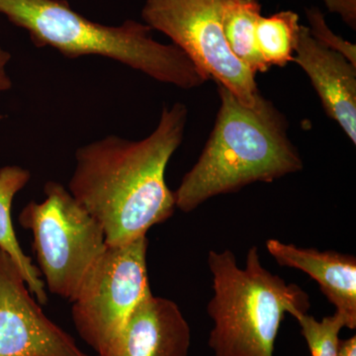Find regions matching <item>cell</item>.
<instances>
[{
  "mask_svg": "<svg viewBox=\"0 0 356 356\" xmlns=\"http://www.w3.org/2000/svg\"><path fill=\"white\" fill-rule=\"evenodd\" d=\"M188 109L165 107L145 139L109 135L79 147L69 191L99 222L109 247L125 245L172 216L175 195L165 181L168 163L184 140Z\"/></svg>",
  "mask_w": 356,
  "mask_h": 356,
  "instance_id": "6da1fadb",
  "label": "cell"
},
{
  "mask_svg": "<svg viewBox=\"0 0 356 356\" xmlns=\"http://www.w3.org/2000/svg\"><path fill=\"white\" fill-rule=\"evenodd\" d=\"M221 106L197 163L173 191L184 213L209 199L234 193L255 182L271 184L301 172L303 161L288 137V122L273 102L261 96L254 106L243 104L218 86Z\"/></svg>",
  "mask_w": 356,
  "mask_h": 356,
  "instance_id": "7a4b0ae2",
  "label": "cell"
},
{
  "mask_svg": "<svg viewBox=\"0 0 356 356\" xmlns=\"http://www.w3.org/2000/svg\"><path fill=\"white\" fill-rule=\"evenodd\" d=\"M0 14L27 31L36 48L50 47L67 58H110L182 89L199 88L208 81L178 47L156 41L145 23L99 24L77 13L67 0H0Z\"/></svg>",
  "mask_w": 356,
  "mask_h": 356,
  "instance_id": "3957f363",
  "label": "cell"
},
{
  "mask_svg": "<svg viewBox=\"0 0 356 356\" xmlns=\"http://www.w3.org/2000/svg\"><path fill=\"white\" fill-rule=\"evenodd\" d=\"M207 262L214 290L207 306L214 323L208 343L214 356H273L285 316L308 313L309 295L264 268L255 245L243 268L229 250H210Z\"/></svg>",
  "mask_w": 356,
  "mask_h": 356,
  "instance_id": "277c9868",
  "label": "cell"
},
{
  "mask_svg": "<svg viewBox=\"0 0 356 356\" xmlns=\"http://www.w3.org/2000/svg\"><path fill=\"white\" fill-rule=\"evenodd\" d=\"M44 193V200L30 201L18 220L32 233L44 286L72 303L89 269L107 247L104 233L60 182H47Z\"/></svg>",
  "mask_w": 356,
  "mask_h": 356,
  "instance_id": "5b68a950",
  "label": "cell"
},
{
  "mask_svg": "<svg viewBox=\"0 0 356 356\" xmlns=\"http://www.w3.org/2000/svg\"><path fill=\"white\" fill-rule=\"evenodd\" d=\"M147 247V236L125 245H107L72 302L77 334L96 353L118 334L136 307L153 294Z\"/></svg>",
  "mask_w": 356,
  "mask_h": 356,
  "instance_id": "8992f818",
  "label": "cell"
},
{
  "mask_svg": "<svg viewBox=\"0 0 356 356\" xmlns=\"http://www.w3.org/2000/svg\"><path fill=\"white\" fill-rule=\"evenodd\" d=\"M228 0H146L142 18L163 33L201 72L252 107L262 95L255 74L229 51L222 13Z\"/></svg>",
  "mask_w": 356,
  "mask_h": 356,
  "instance_id": "52a82bcc",
  "label": "cell"
},
{
  "mask_svg": "<svg viewBox=\"0 0 356 356\" xmlns=\"http://www.w3.org/2000/svg\"><path fill=\"white\" fill-rule=\"evenodd\" d=\"M0 356H90L47 317L19 268L1 248Z\"/></svg>",
  "mask_w": 356,
  "mask_h": 356,
  "instance_id": "ba28073f",
  "label": "cell"
},
{
  "mask_svg": "<svg viewBox=\"0 0 356 356\" xmlns=\"http://www.w3.org/2000/svg\"><path fill=\"white\" fill-rule=\"evenodd\" d=\"M191 327L172 300L147 296L97 356H188Z\"/></svg>",
  "mask_w": 356,
  "mask_h": 356,
  "instance_id": "9c48e42d",
  "label": "cell"
},
{
  "mask_svg": "<svg viewBox=\"0 0 356 356\" xmlns=\"http://www.w3.org/2000/svg\"><path fill=\"white\" fill-rule=\"evenodd\" d=\"M293 62L317 91L323 108L356 144V67L341 54L318 43L301 25Z\"/></svg>",
  "mask_w": 356,
  "mask_h": 356,
  "instance_id": "30bf717a",
  "label": "cell"
},
{
  "mask_svg": "<svg viewBox=\"0 0 356 356\" xmlns=\"http://www.w3.org/2000/svg\"><path fill=\"white\" fill-rule=\"evenodd\" d=\"M267 252L280 266L298 269L318 283L321 292L343 315L346 327H356V259L341 252L296 247L275 238L266 242Z\"/></svg>",
  "mask_w": 356,
  "mask_h": 356,
  "instance_id": "8fae6325",
  "label": "cell"
},
{
  "mask_svg": "<svg viewBox=\"0 0 356 356\" xmlns=\"http://www.w3.org/2000/svg\"><path fill=\"white\" fill-rule=\"evenodd\" d=\"M31 179V172L19 165L0 168V248L19 268L28 289L42 305L48 302L46 286L31 257L23 252L14 232L11 208L13 199Z\"/></svg>",
  "mask_w": 356,
  "mask_h": 356,
  "instance_id": "7c38bea8",
  "label": "cell"
},
{
  "mask_svg": "<svg viewBox=\"0 0 356 356\" xmlns=\"http://www.w3.org/2000/svg\"><path fill=\"white\" fill-rule=\"evenodd\" d=\"M261 16L259 0H228L222 13V30L229 51L252 74L268 72L257 49L255 28Z\"/></svg>",
  "mask_w": 356,
  "mask_h": 356,
  "instance_id": "4fadbf2b",
  "label": "cell"
},
{
  "mask_svg": "<svg viewBox=\"0 0 356 356\" xmlns=\"http://www.w3.org/2000/svg\"><path fill=\"white\" fill-rule=\"evenodd\" d=\"M299 15L291 10L261 16L255 28L257 49L269 67L293 62L300 31Z\"/></svg>",
  "mask_w": 356,
  "mask_h": 356,
  "instance_id": "5bb4252c",
  "label": "cell"
},
{
  "mask_svg": "<svg viewBox=\"0 0 356 356\" xmlns=\"http://www.w3.org/2000/svg\"><path fill=\"white\" fill-rule=\"evenodd\" d=\"M294 318L299 323L311 356H337L339 334L346 327L343 315L334 312V315L318 321L308 313H298Z\"/></svg>",
  "mask_w": 356,
  "mask_h": 356,
  "instance_id": "9a60e30c",
  "label": "cell"
},
{
  "mask_svg": "<svg viewBox=\"0 0 356 356\" xmlns=\"http://www.w3.org/2000/svg\"><path fill=\"white\" fill-rule=\"evenodd\" d=\"M306 13L309 24H310V27H308L309 31H310L312 37L318 43L341 54L351 65L356 67L355 44L334 34L325 23L323 13L316 7L306 9Z\"/></svg>",
  "mask_w": 356,
  "mask_h": 356,
  "instance_id": "2e32d148",
  "label": "cell"
},
{
  "mask_svg": "<svg viewBox=\"0 0 356 356\" xmlns=\"http://www.w3.org/2000/svg\"><path fill=\"white\" fill-rule=\"evenodd\" d=\"M332 13H337L351 29H356V0H323Z\"/></svg>",
  "mask_w": 356,
  "mask_h": 356,
  "instance_id": "e0dca14e",
  "label": "cell"
},
{
  "mask_svg": "<svg viewBox=\"0 0 356 356\" xmlns=\"http://www.w3.org/2000/svg\"><path fill=\"white\" fill-rule=\"evenodd\" d=\"M10 58V54L0 46V91L8 90L13 88V81L6 72V65Z\"/></svg>",
  "mask_w": 356,
  "mask_h": 356,
  "instance_id": "ac0fdd59",
  "label": "cell"
},
{
  "mask_svg": "<svg viewBox=\"0 0 356 356\" xmlns=\"http://www.w3.org/2000/svg\"><path fill=\"white\" fill-rule=\"evenodd\" d=\"M337 356H356V336L339 339Z\"/></svg>",
  "mask_w": 356,
  "mask_h": 356,
  "instance_id": "d6986e66",
  "label": "cell"
},
{
  "mask_svg": "<svg viewBox=\"0 0 356 356\" xmlns=\"http://www.w3.org/2000/svg\"><path fill=\"white\" fill-rule=\"evenodd\" d=\"M3 118H4L3 115L0 114V121H1L2 119H3Z\"/></svg>",
  "mask_w": 356,
  "mask_h": 356,
  "instance_id": "ffe728a7",
  "label": "cell"
}]
</instances>
